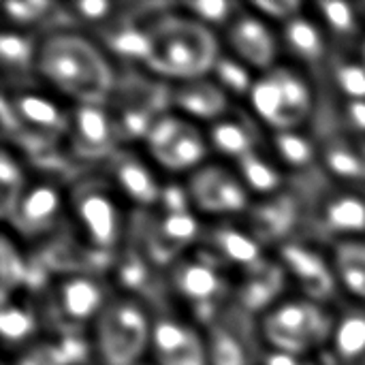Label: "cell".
Listing matches in <instances>:
<instances>
[{
    "label": "cell",
    "mask_w": 365,
    "mask_h": 365,
    "mask_svg": "<svg viewBox=\"0 0 365 365\" xmlns=\"http://www.w3.org/2000/svg\"><path fill=\"white\" fill-rule=\"evenodd\" d=\"M34 73L71 105H105L120 79L96 41L68 30L38 41Z\"/></svg>",
    "instance_id": "cell-1"
},
{
    "label": "cell",
    "mask_w": 365,
    "mask_h": 365,
    "mask_svg": "<svg viewBox=\"0 0 365 365\" xmlns=\"http://www.w3.org/2000/svg\"><path fill=\"white\" fill-rule=\"evenodd\" d=\"M145 28L152 49L143 71L169 86L210 77L222 56L216 32L182 11L154 15Z\"/></svg>",
    "instance_id": "cell-2"
},
{
    "label": "cell",
    "mask_w": 365,
    "mask_h": 365,
    "mask_svg": "<svg viewBox=\"0 0 365 365\" xmlns=\"http://www.w3.org/2000/svg\"><path fill=\"white\" fill-rule=\"evenodd\" d=\"M154 319L135 295H118L107 302L92 329V349L101 365H137L152 346Z\"/></svg>",
    "instance_id": "cell-3"
},
{
    "label": "cell",
    "mask_w": 365,
    "mask_h": 365,
    "mask_svg": "<svg viewBox=\"0 0 365 365\" xmlns=\"http://www.w3.org/2000/svg\"><path fill=\"white\" fill-rule=\"evenodd\" d=\"M334 319L325 308L306 297L282 299L261 317V338L269 351L308 359L331 340Z\"/></svg>",
    "instance_id": "cell-4"
},
{
    "label": "cell",
    "mask_w": 365,
    "mask_h": 365,
    "mask_svg": "<svg viewBox=\"0 0 365 365\" xmlns=\"http://www.w3.org/2000/svg\"><path fill=\"white\" fill-rule=\"evenodd\" d=\"M66 197L83 244L98 252H113L124 240L122 197L113 184L109 180H81Z\"/></svg>",
    "instance_id": "cell-5"
},
{
    "label": "cell",
    "mask_w": 365,
    "mask_h": 365,
    "mask_svg": "<svg viewBox=\"0 0 365 365\" xmlns=\"http://www.w3.org/2000/svg\"><path fill=\"white\" fill-rule=\"evenodd\" d=\"M105 105L113 118L120 141L143 143L154 122L171 109V86L150 73L143 77L118 79L115 90Z\"/></svg>",
    "instance_id": "cell-6"
},
{
    "label": "cell",
    "mask_w": 365,
    "mask_h": 365,
    "mask_svg": "<svg viewBox=\"0 0 365 365\" xmlns=\"http://www.w3.org/2000/svg\"><path fill=\"white\" fill-rule=\"evenodd\" d=\"M148 158L167 173H195L207 163L212 152L201 124L169 109L150 128L145 141Z\"/></svg>",
    "instance_id": "cell-7"
},
{
    "label": "cell",
    "mask_w": 365,
    "mask_h": 365,
    "mask_svg": "<svg viewBox=\"0 0 365 365\" xmlns=\"http://www.w3.org/2000/svg\"><path fill=\"white\" fill-rule=\"evenodd\" d=\"M184 186L192 212L216 218V222L244 216L252 205V195L244 186L235 167L220 163H205L188 175Z\"/></svg>",
    "instance_id": "cell-8"
},
{
    "label": "cell",
    "mask_w": 365,
    "mask_h": 365,
    "mask_svg": "<svg viewBox=\"0 0 365 365\" xmlns=\"http://www.w3.org/2000/svg\"><path fill=\"white\" fill-rule=\"evenodd\" d=\"M66 152L79 160H109L122 145L107 105H71Z\"/></svg>",
    "instance_id": "cell-9"
},
{
    "label": "cell",
    "mask_w": 365,
    "mask_h": 365,
    "mask_svg": "<svg viewBox=\"0 0 365 365\" xmlns=\"http://www.w3.org/2000/svg\"><path fill=\"white\" fill-rule=\"evenodd\" d=\"M225 45L233 58L244 62L257 75L272 71L280 53V36L274 34L272 24L257 15L248 4L225 28Z\"/></svg>",
    "instance_id": "cell-10"
},
{
    "label": "cell",
    "mask_w": 365,
    "mask_h": 365,
    "mask_svg": "<svg viewBox=\"0 0 365 365\" xmlns=\"http://www.w3.org/2000/svg\"><path fill=\"white\" fill-rule=\"evenodd\" d=\"M64 207H68V197L51 180H41L28 184L26 192L19 197L15 210L4 220L9 229L19 240L34 242L47 237L60 222Z\"/></svg>",
    "instance_id": "cell-11"
},
{
    "label": "cell",
    "mask_w": 365,
    "mask_h": 365,
    "mask_svg": "<svg viewBox=\"0 0 365 365\" xmlns=\"http://www.w3.org/2000/svg\"><path fill=\"white\" fill-rule=\"evenodd\" d=\"M49 295L53 312L64 325V334L75 331L86 323L94 325V321L111 299L94 274H62Z\"/></svg>",
    "instance_id": "cell-12"
},
{
    "label": "cell",
    "mask_w": 365,
    "mask_h": 365,
    "mask_svg": "<svg viewBox=\"0 0 365 365\" xmlns=\"http://www.w3.org/2000/svg\"><path fill=\"white\" fill-rule=\"evenodd\" d=\"M278 261L289 280L299 287L302 297L323 306V302L336 293L338 280L331 269V261L312 246L289 240L287 244L278 246Z\"/></svg>",
    "instance_id": "cell-13"
},
{
    "label": "cell",
    "mask_w": 365,
    "mask_h": 365,
    "mask_svg": "<svg viewBox=\"0 0 365 365\" xmlns=\"http://www.w3.org/2000/svg\"><path fill=\"white\" fill-rule=\"evenodd\" d=\"M171 287L197 314H203L201 325H205V308H216L227 293V280L220 267L203 255L180 259L171 269Z\"/></svg>",
    "instance_id": "cell-14"
},
{
    "label": "cell",
    "mask_w": 365,
    "mask_h": 365,
    "mask_svg": "<svg viewBox=\"0 0 365 365\" xmlns=\"http://www.w3.org/2000/svg\"><path fill=\"white\" fill-rule=\"evenodd\" d=\"M150 355L154 365H210L205 336L173 317L154 319Z\"/></svg>",
    "instance_id": "cell-15"
},
{
    "label": "cell",
    "mask_w": 365,
    "mask_h": 365,
    "mask_svg": "<svg viewBox=\"0 0 365 365\" xmlns=\"http://www.w3.org/2000/svg\"><path fill=\"white\" fill-rule=\"evenodd\" d=\"M203 235V227L195 212L165 214L160 212L154 225H150L143 240V255L152 265L178 263L180 255Z\"/></svg>",
    "instance_id": "cell-16"
},
{
    "label": "cell",
    "mask_w": 365,
    "mask_h": 365,
    "mask_svg": "<svg viewBox=\"0 0 365 365\" xmlns=\"http://www.w3.org/2000/svg\"><path fill=\"white\" fill-rule=\"evenodd\" d=\"M109 182L122 197V201L137 207H154L160 201L163 184L156 178L152 160L130 152L118 150L109 160Z\"/></svg>",
    "instance_id": "cell-17"
},
{
    "label": "cell",
    "mask_w": 365,
    "mask_h": 365,
    "mask_svg": "<svg viewBox=\"0 0 365 365\" xmlns=\"http://www.w3.org/2000/svg\"><path fill=\"white\" fill-rule=\"evenodd\" d=\"M201 244L205 248V257L220 269L235 267L244 274L265 259L263 246L255 240V235L246 227L229 220H220L210 229H203Z\"/></svg>",
    "instance_id": "cell-18"
},
{
    "label": "cell",
    "mask_w": 365,
    "mask_h": 365,
    "mask_svg": "<svg viewBox=\"0 0 365 365\" xmlns=\"http://www.w3.org/2000/svg\"><path fill=\"white\" fill-rule=\"evenodd\" d=\"M244 227L255 235V240L265 244H287L293 227L299 220V201L291 192H278L265 199H259L244 214Z\"/></svg>",
    "instance_id": "cell-19"
},
{
    "label": "cell",
    "mask_w": 365,
    "mask_h": 365,
    "mask_svg": "<svg viewBox=\"0 0 365 365\" xmlns=\"http://www.w3.org/2000/svg\"><path fill=\"white\" fill-rule=\"evenodd\" d=\"M231 96L210 75L171 86V109L197 124H214L229 113Z\"/></svg>",
    "instance_id": "cell-20"
},
{
    "label": "cell",
    "mask_w": 365,
    "mask_h": 365,
    "mask_svg": "<svg viewBox=\"0 0 365 365\" xmlns=\"http://www.w3.org/2000/svg\"><path fill=\"white\" fill-rule=\"evenodd\" d=\"M289 282V276L280 261L263 259L259 265L242 274L240 287H237V302L244 312L252 314H265L276 304H280V295Z\"/></svg>",
    "instance_id": "cell-21"
},
{
    "label": "cell",
    "mask_w": 365,
    "mask_h": 365,
    "mask_svg": "<svg viewBox=\"0 0 365 365\" xmlns=\"http://www.w3.org/2000/svg\"><path fill=\"white\" fill-rule=\"evenodd\" d=\"M319 225L336 242L365 237V197L353 188L329 195L319 205Z\"/></svg>",
    "instance_id": "cell-22"
},
{
    "label": "cell",
    "mask_w": 365,
    "mask_h": 365,
    "mask_svg": "<svg viewBox=\"0 0 365 365\" xmlns=\"http://www.w3.org/2000/svg\"><path fill=\"white\" fill-rule=\"evenodd\" d=\"M205 133L212 152H216L222 158H229L233 165L259 150L257 120L248 115H237L229 111L225 118L210 124Z\"/></svg>",
    "instance_id": "cell-23"
},
{
    "label": "cell",
    "mask_w": 365,
    "mask_h": 365,
    "mask_svg": "<svg viewBox=\"0 0 365 365\" xmlns=\"http://www.w3.org/2000/svg\"><path fill=\"white\" fill-rule=\"evenodd\" d=\"M280 45L304 66H319L329 56L325 28L317 17H310L306 13L280 26Z\"/></svg>",
    "instance_id": "cell-24"
},
{
    "label": "cell",
    "mask_w": 365,
    "mask_h": 365,
    "mask_svg": "<svg viewBox=\"0 0 365 365\" xmlns=\"http://www.w3.org/2000/svg\"><path fill=\"white\" fill-rule=\"evenodd\" d=\"M329 261L338 287L357 304L365 306V237L336 242Z\"/></svg>",
    "instance_id": "cell-25"
},
{
    "label": "cell",
    "mask_w": 365,
    "mask_h": 365,
    "mask_svg": "<svg viewBox=\"0 0 365 365\" xmlns=\"http://www.w3.org/2000/svg\"><path fill=\"white\" fill-rule=\"evenodd\" d=\"M272 71L282 90L287 130H299L302 124H306V120L310 118L312 107H314V96H312L308 77L299 68L287 66V64H278Z\"/></svg>",
    "instance_id": "cell-26"
},
{
    "label": "cell",
    "mask_w": 365,
    "mask_h": 365,
    "mask_svg": "<svg viewBox=\"0 0 365 365\" xmlns=\"http://www.w3.org/2000/svg\"><path fill=\"white\" fill-rule=\"evenodd\" d=\"M319 158L329 175L344 184H359L365 180V152L361 143L346 137H329L319 145Z\"/></svg>",
    "instance_id": "cell-27"
},
{
    "label": "cell",
    "mask_w": 365,
    "mask_h": 365,
    "mask_svg": "<svg viewBox=\"0 0 365 365\" xmlns=\"http://www.w3.org/2000/svg\"><path fill=\"white\" fill-rule=\"evenodd\" d=\"M233 167L240 173L248 192L257 199L278 195L284 188L282 167L272 154H263L261 150H257V152L244 156L242 160H237Z\"/></svg>",
    "instance_id": "cell-28"
},
{
    "label": "cell",
    "mask_w": 365,
    "mask_h": 365,
    "mask_svg": "<svg viewBox=\"0 0 365 365\" xmlns=\"http://www.w3.org/2000/svg\"><path fill=\"white\" fill-rule=\"evenodd\" d=\"M36 331H38V317L30 304L19 302L17 295L9 302H2L0 334L6 351L19 353L21 349L34 344Z\"/></svg>",
    "instance_id": "cell-29"
},
{
    "label": "cell",
    "mask_w": 365,
    "mask_h": 365,
    "mask_svg": "<svg viewBox=\"0 0 365 365\" xmlns=\"http://www.w3.org/2000/svg\"><path fill=\"white\" fill-rule=\"evenodd\" d=\"M329 344L338 364L353 365L365 357V306L346 310L340 319H334Z\"/></svg>",
    "instance_id": "cell-30"
},
{
    "label": "cell",
    "mask_w": 365,
    "mask_h": 365,
    "mask_svg": "<svg viewBox=\"0 0 365 365\" xmlns=\"http://www.w3.org/2000/svg\"><path fill=\"white\" fill-rule=\"evenodd\" d=\"M103 49L120 60L126 62H139L141 66L148 62L150 58V49H152V41H150V32L145 26H137L135 24H120L113 26L111 30L105 32V45Z\"/></svg>",
    "instance_id": "cell-31"
},
{
    "label": "cell",
    "mask_w": 365,
    "mask_h": 365,
    "mask_svg": "<svg viewBox=\"0 0 365 365\" xmlns=\"http://www.w3.org/2000/svg\"><path fill=\"white\" fill-rule=\"evenodd\" d=\"M314 11H317V19L321 21L327 34L344 38V41H351V38L364 41L365 34L361 28L364 15L357 4L323 0L314 4Z\"/></svg>",
    "instance_id": "cell-32"
},
{
    "label": "cell",
    "mask_w": 365,
    "mask_h": 365,
    "mask_svg": "<svg viewBox=\"0 0 365 365\" xmlns=\"http://www.w3.org/2000/svg\"><path fill=\"white\" fill-rule=\"evenodd\" d=\"M272 156L287 169H306L319 158V143L302 130L272 133Z\"/></svg>",
    "instance_id": "cell-33"
},
{
    "label": "cell",
    "mask_w": 365,
    "mask_h": 365,
    "mask_svg": "<svg viewBox=\"0 0 365 365\" xmlns=\"http://www.w3.org/2000/svg\"><path fill=\"white\" fill-rule=\"evenodd\" d=\"M205 346L210 365H250L248 346L225 321H216L207 327Z\"/></svg>",
    "instance_id": "cell-34"
},
{
    "label": "cell",
    "mask_w": 365,
    "mask_h": 365,
    "mask_svg": "<svg viewBox=\"0 0 365 365\" xmlns=\"http://www.w3.org/2000/svg\"><path fill=\"white\" fill-rule=\"evenodd\" d=\"M0 293L2 302L13 299L19 289L30 280V261L26 255L17 248L13 237L9 233L2 235V248H0Z\"/></svg>",
    "instance_id": "cell-35"
},
{
    "label": "cell",
    "mask_w": 365,
    "mask_h": 365,
    "mask_svg": "<svg viewBox=\"0 0 365 365\" xmlns=\"http://www.w3.org/2000/svg\"><path fill=\"white\" fill-rule=\"evenodd\" d=\"M38 41L28 36L24 30L6 28L0 34V58L4 71H36Z\"/></svg>",
    "instance_id": "cell-36"
},
{
    "label": "cell",
    "mask_w": 365,
    "mask_h": 365,
    "mask_svg": "<svg viewBox=\"0 0 365 365\" xmlns=\"http://www.w3.org/2000/svg\"><path fill=\"white\" fill-rule=\"evenodd\" d=\"M28 184L30 182H28L24 165L9 148H4L0 154V214H2V220H6L11 216L19 197L26 192Z\"/></svg>",
    "instance_id": "cell-37"
},
{
    "label": "cell",
    "mask_w": 365,
    "mask_h": 365,
    "mask_svg": "<svg viewBox=\"0 0 365 365\" xmlns=\"http://www.w3.org/2000/svg\"><path fill=\"white\" fill-rule=\"evenodd\" d=\"M212 77L222 86V90L229 96H246L250 94L257 73L252 68H248L244 62H240L237 58H233L229 51H222L220 60L216 62Z\"/></svg>",
    "instance_id": "cell-38"
},
{
    "label": "cell",
    "mask_w": 365,
    "mask_h": 365,
    "mask_svg": "<svg viewBox=\"0 0 365 365\" xmlns=\"http://www.w3.org/2000/svg\"><path fill=\"white\" fill-rule=\"evenodd\" d=\"M178 9L182 13H186L188 17L197 19L199 24L212 28L216 32V28H227L235 15L242 11L240 4L229 2V0H199V2H184L178 4Z\"/></svg>",
    "instance_id": "cell-39"
},
{
    "label": "cell",
    "mask_w": 365,
    "mask_h": 365,
    "mask_svg": "<svg viewBox=\"0 0 365 365\" xmlns=\"http://www.w3.org/2000/svg\"><path fill=\"white\" fill-rule=\"evenodd\" d=\"M334 83L344 101H365V60H340L331 68Z\"/></svg>",
    "instance_id": "cell-40"
},
{
    "label": "cell",
    "mask_w": 365,
    "mask_h": 365,
    "mask_svg": "<svg viewBox=\"0 0 365 365\" xmlns=\"http://www.w3.org/2000/svg\"><path fill=\"white\" fill-rule=\"evenodd\" d=\"M148 263L150 259L141 252H124L115 259V282L122 295H133L145 284L150 276Z\"/></svg>",
    "instance_id": "cell-41"
},
{
    "label": "cell",
    "mask_w": 365,
    "mask_h": 365,
    "mask_svg": "<svg viewBox=\"0 0 365 365\" xmlns=\"http://www.w3.org/2000/svg\"><path fill=\"white\" fill-rule=\"evenodd\" d=\"M58 6L53 2H43V0H30V2H6L2 6L6 24H11L15 30H26L43 19Z\"/></svg>",
    "instance_id": "cell-42"
},
{
    "label": "cell",
    "mask_w": 365,
    "mask_h": 365,
    "mask_svg": "<svg viewBox=\"0 0 365 365\" xmlns=\"http://www.w3.org/2000/svg\"><path fill=\"white\" fill-rule=\"evenodd\" d=\"M257 15H261L269 24H289L291 19L304 13V4L297 0H257L248 4Z\"/></svg>",
    "instance_id": "cell-43"
},
{
    "label": "cell",
    "mask_w": 365,
    "mask_h": 365,
    "mask_svg": "<svg viewBox=\"0 0 365 365\" xmlns=\"http://www.w3.org/2000/svg\"><path fill=\"white\" fill-rule=\"evenodd\" d=\"M68 15L81 24H90V26H98L103 24L105 19H109V13L113 11V4L111 2H105V0H81V2H75L71 6H66Z\"/></svg>",
    "instance_id": "cell-44"
},
{
    "label": "cell",
    "mask_w": 365,
    "mask_h": 365,
    "mask_svg": "<svg viewBox=\"0 0 365 365\" xmlns=\"http://www.w3.org/2000/svg\"><path fill=\"white\" fill-rule=\"evenodd\" d=\"M13 365H62L58 359L53 340L51 342H41L36 340L34 344L21 349L19 353H15Z\"/></svg>",
    "instance_id": "cell-45"
},
{
    "label": "cell",
    "mask_w": 365,
    "mask_h": 365,
    "mask_svg": "<svg viewBox=\"0 0 365 365\" xmlns=\"http://www.w3.org/2000/svg\"><path fill=\"white\" fill-rule=\"evenodd\" d=\"M340 115L351 133L365 137V101H344Z\"/></svg>",
    "instance_id": "cell-46"
},
{
    "label": "cell",
    "mask_w": 365,
    "mask_h": 365,
    "mask_svg": "<svg viewBox=\"0 0 365 365\" xmlns=\"http://www.w3.org/2000/svg\"><path fill=\"white\" fill-rule=\"evenodd\" d=\"M263 365H304V359L289 355V353H280V351H269L267 357L263 359Z\"/></svg>",
    "instance_id": "cell-47"
},
{
    "label": "cell",
    "mask_w": 365,
    "mask_h": 365,
    "mask_svg": "<svg viewBox=\"0 0 365 365\" xmlns=\"http://www.w3.org/2000/svg\"><path fill=\"white\" fill-rule=\"evenodd\" d=\"M304 365H334V364H325L321 357H314V359H308V361H304Z\"/></svg>",
    "instance_id": "cell-48"
},
{
    "label": "cell",
    "mask_w": 365,
    "mask_h": 365,
    "mask_svg": "<svg viewBox=\"0 0 365 365\" xmlns=\"http://www.w3.org/2000/svg\"><path fill=\"white\" fill-rule=\"evenodd\" d=\"M359 6V11H361V15H364V19H365V4H357ZM361 58L365 60V36H364V41H361Z\"/></svg>",
    "instance_id": "cell-49"
},
{
    "label": "cell",
    "mask_w": 365,
    "mask_h": 365,
    "mask_svg": "<svg viewBox=\"0 0 365 365\" xmlns=\"http://www.w3.org/2000/svg\"><path fill=\"white\" fill-rule=\"evenodd\" d=\"M353 365H365V357H361V359H359L357 364H353Z\"/></svg>",
    "instance_id": "cell-50"
},
{
    "label": "cell",
    "mask_w": 365,
    "mask_h": 365,
    "mask_svg": "<svg viewBox=\"0 0 365 365\" xmlns=\"http://www.w3.org/2000/svg\"><path fill=\"white\" fill-rule=\"evenodd\" d=\"M137 365H154V364H148V361H141V364H137Z\"/></svg>",
    "instance_id": "cell-51"
}]
</instances>
